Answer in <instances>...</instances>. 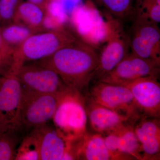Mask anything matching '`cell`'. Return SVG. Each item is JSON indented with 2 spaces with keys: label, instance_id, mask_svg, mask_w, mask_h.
I'll use <instances>...</instances> for the list:
<instances>
[{
  "label": "cell",
  "instance_id": "cell-1",
  "mask_svg": "<svg viewBox=\"0 0 160 160\" xmlns=\"http://www.w3.org/2000/svg\"><path fill=\"white\" fill-rule=\"evenodd\" d=\"M34 62L52 69L66 86L82 93L97 67L98 53L89 44L77 39L49 57Z\"/></svg>",
  "mask_w": 160,
  "mask_h": 160
},
{
  "label": "cell",
  "instance_id": "cell-2",
  "mask_svg": "<svg viewBox=\"0 0 160 160\" xmlns=\"http://www.w3.org/2000/svg\"><path fill=\"white\" fill-rule=\"evenodd\" d=\"M77 39L70 30L64 26L35 33L14 51L11 68L17 72L25 63L49 57Z\"/></svg>",
  "mask_w": 160,
  "mask_h": 160
},
{
  "label": "cell",
  "instance_id": "cell-3",
  "mask_svg": "<svg viewBox=\"0 0 160 160\" xmlns=\"http://www.w3.org/2000/svg\"><path fill=\"white\" fill-rule=\"evenodd\" d=\"M52 120L58 132L66 141L82 137L86 132L87 120L82 93L69 87L62 92Z\"/></svg>",
  "mask_w": 160,
  "mask_h": 160
},
{
  "label": "cell",
  "instance_id": "cell-4",
  "mask_svg": "<svg viewBox=\"0 0 160 160\" xmlns=\"http://www.w3.org/2000/svg\"><path fill=\"white\" fill-rule=\"evenodd\" d=\"M61 92L40 94L22 89L14 129L24 138L34 128L50 122L55 112Z\"/></svg>",
  "mask_w": 160,
  "mask_h": 160
},
{
  "label": "cell",
  "instance_id": "cell-5",
  "mask_svg": "<svg viewBox=\"0 0 160 160\" xmlns=\"http://www.w3.org/2000/svg\"><path fill=\"white\" fill-rule=\"evenodd\" d=\"M107 15L104 44L92 79H95L96 82L114 69L130 52L129 35L124 30L122 22Z\"/></svg>",
  "mask_w": 160,
  "mask_h": 160
},
{
  "label": "cell",
  "instance_id": "cell-6",
  "mask_svg": "<svg viewBox=\"0 0 160 160\" xmlns=\"http://www.w3.org/2000/svg\"><path fill=\"white\" fill-rule=\"evenodd\" d=\"M88 96L96 102L134 122L141 118L142 112L131 92L126 86L98 82Z\"/></svg>",
  "mask_w": 160,
  "mask_h": 160
},
{
  "label": "cell",
  "instance_id": "cell-7",
  "mask_svg": "<svg viewBox=\"0 0 160 160\" xmlns=\"http://www.w3.org/2000/svg\"><path fill=\"white\" fill-rule=\"evenodd\" d=\"M16 75L22 89L34 93L56 94L68 87L55 71L36 62L23 64Z\"/></svg>",
  "mask_w": 160,
  "mask_h": 160
},
{
  "label": "cell",
  "instance_id": "cell-8",
  "mask_svg": "<svg viewBox=\"0 0 160 160\" xmlns=\"http://www.w3.org/2000/svg\"><path fill=\"white\" fill-rule=\"evenodd\" d=\"M129 35L131 52L160 64V29L158 24L135 17Z\"/></svg>",
  "mask_w": 160,
  "mask_h": 160
},
{
  "label": "cell",
  "instance_id": "cell-9",
  "mask_svg": "<svg viewBox=\"0 0 160 160\" xmlns=\"http://www.w3.org/2000/svg\"><path fill=\"white\" fill-rule=\"evenodd\" d=\"M22 96L16 72L10 68L0 72V133L14 128Z\"/></svg>",
  "mask_w": 160,
  "mask_h": 160
},
{
  "label": "cell",
  "instance_id": "cell-10",
  "mask_svg": "<svg viewBox=\"0 0 160 160\" xmlns=\"http://www.w3.org/2000/svg\"><path fill=\"white\" fill-rule=\"evenodd\" d=\"M160 66L153 60L143 58L130 52L114 69L98 82L122 85L141 78H158Z\"/></svg>",
  "mask_w": 160,
  "mask_h": 160
},
{
  "label": "cell",
  "instance_id": "cell-11",
  "mask_svg": "<svg viewBox=\"0 0 160 160\" xmlns=\"http://www.w3.org/2000/svg\"><path fill=\"white\" fill-rule=\"evenodd\" d=\"M158 78H139L121 85L131 92L142 114L147 117L159 118L160 85Z\"/></svg>",
  "mask_w": 160,
  "mask_h": 160
},
{
  "label": "cell",
  "instance_id": "cell-12",
  "mask_svg": "<svg viewBox=\"0 0 160 160\" xmlns=\"http://www.w3.org/2000/svg\"><path fill=\"white\" fill-rule=\"evenodd\" d=\"M85 99L90 126L100 134L118 131L127 124L135 122L96 102L88 95L85 97Z\"/></svg>",
  "mask_w": 160,
  "mask_h": 160
},
{
  "label": "cell",
  "instance_id": "cell-13",
  "mask_svg": "<svg viewBox=\"0 0 160 160\" xmlns=\"http://www.w3.org/2000/svg\"><path fill=\"white\" fill-rule=\"evenodd\" d=\"M48 123L32 130L37 140L40 160H62L69 141L62 137L55 127Z\"/></svg>",
  "mask_w": 160,
  "mask_h": 160
},
{
  "label": "cell",
  "instance_id": "cell-14",
  "mask_svg": "<svg viewBox=\"0 0 160 160\" xmlns=\"http://www.w3.org/2000/svg\"><path fill=\"white\" fill-rule=\"evenodd\" d=\"M134 125V130L141 143L143 160L160 159L159 119L145 117Z\"/></svg>",
  "mask_w": 160,
  "mask_h": 160
},
{
  "label": "cell",
  "instance_id": "cell-15",
  "mask_svg": "<svg viewBox=\"0 0 160 160\" xmlns=\"http://www.w3.org/2000/svg\"><path fill=\"white\" fill-rule=\"evenodd\" d=\"M46 9L29 1L22 2L18 7L13 22L21 23L35 32L46 31L44 25Z\"/></svg>",
  "mask_w": 160,
  "mask_h": 160
},
{
  "label": "cell",
  "instance_id": "cell-16",
  "mask_svg": "<svg viewBox=\"0 0 160 160\" xmlns=\"http://www.w3.org/2000/svg\"><path fill=\"white\" fill-rule=\"evenodd\" d=\"M78 160H110L112 158L102 134L90 135L86 132L80 141Z\"/></svg>",
  "mask_w": 160,
  "mask_h": 160
},
{
  "label": "cell",
  "instance_id": "cell-17",
  "mask_svg": "<svg viewBox=\"0 0 160 160\" xmlns=\"http://www.w3.org/2000/svg\"><path fill=\"white\" fill-rule=\"evenodd\" d=\"M133 124L129 123L119 130L120 150L132 159L143 160L142 146L135 132Z\"/></svg>",
  "mask_w": 160,
  "mask_h": 160
},
{
  "label": "cell",
  "instance_id": "cell-18",
  "mask_svg": "<svg viewBox=\"0 0 160 160\" xmlns=\"http://www.w3.org/2000/svg\"><path fill=\"white\" fill-rule=\"evenodd\" d=\"M3 41L13 52L29 37L37 32L21 23L12 22L0 28Z\"/></svg>",
  "mask_w": 160,
  "mask_h": 160
},
{
  "label": "cell",
  "instance_id": "cell-19",
  "mask_svg": "<svg viewBox=\"0 0 160 160\" xmlns=\"http://www.w3.org/2000/svg\"><path fill=\"white\" fill-rule=\"evenodd\" d=\"M107 15L122 22L133 19L136 0H95Z\"/></svg>",
  "mask_w": 160,
  "mask_h": 160
},
{
  "label": "cell",
  "instance_id": "cell-20",
  "mask_svg": "<svg viewBox=\"0 0 160 160\" xmlns=\"http://www.w3.org/2000/svg\"><path fill=\"white\" fill-rule=\"evenodd\" d=\"M23 138L14 128L0 133V160H15L17 149Z\"/></svg>",
  "mask_w": 160,
  "mask_h": 160
},
{
  "label": "cell",
  "instance_id": "cell-21",
  "mask_svg": "<svg viewBox=\"0 0 160 160\" xmlns=\"http://www.w3.org/2000/svg\"><path fill=\"white\" fill-rule=\"evenodd\" d=\"M15 160H40L37 140L31 130L24 137L18 146Z\"/></svg>",
  "mask_w": 160,
  "mask_h": 160
},
{
  "label": "cell",
  "instance_id": "cell-22",
  "mask_svg": "<svg viewBox=\"0 0 160 160\" xmlns=\"http://www.w3.org/2000/svg\"><path fill=\"white\" fill-rule=\"evenodd\" d=\"M135 17L144 18L158 24L160 22V0H136Z\"/></svg>",
  "mask_w": 160,
  "mask_h": 160
},
{
  "label": "cell",
  "instance_id": "cell-23",
  "mask_svg": "<svg viewBox=\"0 0 160 160\" xmlns=\"http://www.w3.org/2000/svg\"><path fill=\"white\" fill-rule=\"evenodd\" d=\"M22 0H0V22L3 26L13 22Z\"/></svg>",
  "mask_w": 160,
  "mask_h": 160
},
{
  "label": "cell",
  "instance_id": "cell-24",
  "mask_svg": "<svg viewBox=\"0 0 160 160\" xmlns=\"http://www.w3.org/2000/svg\"><path fill=\"white\" fill-rule=\"evenodd\" d=\"M118 131L110 132L104 138L106 147L110 152L112 160L131 159V158L123 154L120 151Z\"/></svg>",
  "mask_w": 160,
  "mask_h": 160
},
{
  "label": "cell",
  "instance_id": "cell-25",
  "mask_svg": "<svg viewBox=\"0 0 160 160\" xmlns=\"http://www.w3.org/2000/svg\"><path fill=\"white\" fill-rule=\"evenodd\" d=\"M13 52L9 49L3 41L0 30V70L11 66Z\"/></svg>",
  "mask_w": 160,
  "mask_h": 160
},
{
  "label": "cell",
  "instance_id": "cell-26",
  "mask_svg": "<svg viewBox=\"0 0 160 160\" xmlns=\"http://www.w3.org/2000/svg\"><path fill=\"white\" fill-rule=\"evenodd\" d=\"M60 3L65 13H70L79 6L81 0H57Z\"/></svg>",
  "mask_w": 160,
  "mask_h": 160
},
{
  "label": "cell",
  "instance_id": "cell-27",
  "mask_svg": "<svg viewBox=\"0 0 160 160\" xmlns=\"http://www.w3.org/2000/svg\"><path fill=\"white\" fill-rule=\"evenodd\" d=\"M27 1L34 3L46 9L47 6L52 0H27Z\"/></svg>",
  "mask_w": 160,
  "mask_h": 160
}]
</instances>
